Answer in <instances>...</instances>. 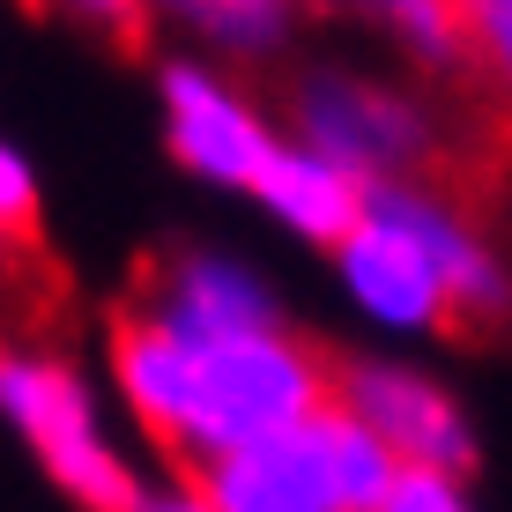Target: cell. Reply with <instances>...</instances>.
I'll return each instance as SVG.
<instances>
[{
  "mask_svg": "<svg viewBox=\"0 0 512 512\" xmlns=\"http://www.w3.org/2000/svg\"><path fill=\"white\" fill-rule=\"evenodd\" d=\"M334 401H342L401 468H431V475H453V483L475 468L468 416L453 409L431 379L394 372V364H364V357H334Z\"/></svg>",
  "mask_w": 512,
  "mask_h": 512,
  "instance_id": "4",
  "label": "cell"
},
{
  "mask_svg": "<svg viewBox=\"0 0 512 512\" xmlns=\"http://www.w3.org/2000/svg\"><path fill=\"white\" fill-rule=\"evenodd\" d=\"M342 275L357 290V305L379 312L386 327H446V282H438L431 253L416 245L409 223H394L372 201H364V223L342 245Z\"/></svg>",
  "mask_w": 512,
  "mask_h": 512,
  "instance_id": "6",
  "label": "cell"
},
{
  "mask_svg": "<svg viewBox=\"0 0 512 512\" xmlns=\"http://www.w3.org/2000/svg\"><path fill=\"white\" fill-rule=\"evenodd\" d=\"M186 349H193V386H186V423L171 438L179 475L223 461L238 446L297 431L334 401V349L305 342L290 327L231 334V342H186Z\"/></svg>",
  "mask_w": 512,
  "mask_h": 512,
  "instance_id": "1",
  "label": "cell"
},
{
  "mask_svg": "<svg viewBox=\"0 0 512 512\" xmlns=\"http://www.w3.org/2000/svg\"><path fill=\"white\" fill-rule=\"evenodd\" d=\"M156 327H171L179 342H231V334H268L282 327L275 320V297L260 290L245 268H231V260H171L164 275H149V290H141V305Z\"/></svg>",
  "mask_w": 512,
  "mask_h": 512,
  "instance_id": "7",
  "label": "cell"
},
{
  "mask_svg": "<svg viewBox=\"0 0 512 512\" xmlns=\"http://www.w3.org/2000/svg\"><path fill=\"white\" fill-rule=\"evenodd\" d=\"M186 483L201 490L208 512H334V490L320 475V453H312L305 423L282 431V438H260V446H238V453H223V461H208V468H193Z\"/></svg>",
  "mask_w": 512,
  "mask_h": 512,
  "instance_id": "8",
  "label": "cell"
},
{
  "mask_svg": "<svg viewBox=\"0 0 512 512\" xmlns=\"http://www.w3.org/2000/svg\"><path fill=\"white\" fill-rule=\"evenodd\" d=\"M0 409H8V423L30 438V446H38L52 483H60L82 512H141L134 475L97 438V416H90V401H82V386H75L67 364L8 357V349H0Z\"/></svg>",
  "mask_w": 512,
  "mask_h": 512,
  "instance_id": "3",
  "label": "cell"
},
{
  "mask_svg": "<svg viewBox=\"0 0 512 512\" xmlns=\"http://www.w3.org/2000/svg\"><path fill=\"white\" fill-rule=\"evenodd\" d=\"M334 8L364 15L372 30H386L409 60L438 67V75H453V67H475V45H468V15L461 0H334Z\"/></svg>",
  "mask_w": 512,
  "mask_h": 512,
  "instance_id": "11",
  "label": "cell"
},
{
  "mask_svg": "<svg viewBox=\"0 0 512 512\" xmlns=\"http://www.w3.org/2000/svg\"><path fill=\"white\" fill-rule=\"evenodd\" d=\"M164 141H171V156H179L193 179L245 186V193H253L260 164L275 156L268 119H260L223 75H208V67H193V60L164 67Z\"/></svg>",
  "mask_w": 512,
  "mask_h": 512,
  "instance_id": "5",
  "label": "cell"
},
{
  "mask_svg": "<svg viewBox=\"0 0 512 512\" xmlns=\"http://www.w3.org/2000/svg\"><path fill=\"white\" fill-rule=\"evenodd\" d=\"M253 193L275 208L282 223H290L297 238L327 245V253H342V245H349V231L364 223V179H349L342 164L312 156L305 141H275V156L260 164Z\"/></svg>",
  "mask_w": 512,
  "mask_h": 512,
  "instance_id": "9",
  "label": "cell"
},
{
  "mask_svg": "<svg viewBox=\"0 0 512 512\" xmlns=\"http://www.w3.org/2000/svg\"><path fill=\"white\" fill-rule=\"evenodd\" d=\"M290 112H297V141L312 156H327V164H342L349 179H364V186H386V179L446 186L438 179V127L416 97L320 67V75L297 82Z\"/></svg>",
  "mask_w": 512,
  "mask_h": 512,
  "instance_id": "2",
  "label": "cell"
},
{
  "mask_svg": "<svg viewBox=\"0 0 512 512\" xmlns=\"http://www.w3.org/2000/svg\"><path fill=\"white\" fill-rule=\"evenodd\" d=\"M67 15H82L90 30H112V38H141V15H149V0H60Z\"/></svg>",
  "mask_w": 512,
  "mask_h": 512,
  "instance_id": "16",
  "label": "cell"
},
{
  "mask_svg": "<svg viewBox=\"0 0 512 512\" xmlns=\"http://www.w3.org/2000/svg\"><path fill=\"white\" fill-rule=\"evenodd\" d=\"M468 15V45H475V75L505 97L512 112V0H461Z\"/></svg>",
  "mask_w": 512,
  "mask_h": 512,
  "instance_id": "14",
  "label": "cell"
},
{
  "mask_svg": "<svg viewBox=\"0 0 512 512\" xmlns=\"http://www.w3.org/2000/svg\"><path fill=\"white\" fill-rule=\"evenodd\" d=\"M305 431H312L320 475H327V490H334V512H386V498H394V483H401L394 453H386L379 438L342 409V401H327Z\"/></svg>",
  "mask_w": 512,
  "mask_h": 512,
  "instance_id": "10",
  "label": "cell"
},
{
  "mask_svg": "<svg viewBox=\"0 0 512 512\" xmlns=\"http://www.w3.org/2000/svg\"><path fill=\"white\" fill-rule=\"evenodd\" d=\"M149 8H164L171 23H186L216 52H245L253 60V52H282L305 0H149Z\"/></svg>",
  "mask_w": 512,
  "mask_h": 512,
  "instance_id": "12",
  "label": "cell"
},
{
  "mask_svg": "<svg viewBox=\"0 0 512 512\" xmlns=\"http://www.w3.org/2000/svg\"><path fill=\"white\" fill-rule=\"evenodd\" d=\"M141 512H208V505H201V490H193V483H179L171 498H141Z\"/></svg>",
  "mask_w": 512,
  "mask_h": 512,
  "instance_id": "17",
  "label": "cell"
},
{
  "mask_svg": "<svg viewBox=\"0 0 512 512\" xmlns=\"http://www.w3.org/2000/svg\"><path fill=\"white\" fill-rule=\"evenodd\" d=\"M0 253L45 260V208H38V171L0 141Z\"/></svg>",
  "mask_w": 512,
  "mask_h": 512,
  "instance_id": "13",
  "label": "cell"
},
{
  "mask_svg": "<svg viewBox=\"0 0 512 512\" xmlns=\"http://www.w3.org/2000/svg\"><path fill=\"white\" fill-rule=\"evenodd\" d=\"M386 512H468L461 483L453 475H431V468H401L394 498H386Z\"/></svg>",
  "mask_w": 512,
  "mask_h": 512,
  "instance_id": "15",
  "label": "cell"
}]
</instances>
